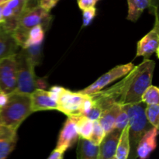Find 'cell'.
Returning a JSON list of instances; mask_svg holds the SVG:
<instances>
[{
  "instance_id": "1",
  "label": "cell",
  "mask_w": 159,
  "mask_h": 159,
  "mask_svg": "<svg viewBox=\"0 0 159 159\" xmlns=\"http://www.w3.org/2000/svg\"><path fill=\"white\" fill-rule=\"evenodd\" d=\"M155 66V61L144 59L142 63L134 67L124 79L116 83L120 92L118 103L125 105L141 102L143 93L152 85Z\"/></svg>"
},
{
  "instance_id": "2",
  "label": "cell",
  "mask_w": 159,
  "mask_h": 159,
  "mask_svg": "<svg viewBox=\"0 0 159 159\" xmlns=\"http://www.w3.org/2000/svg\"><path fill=\"white\" fill-rule=\"evenodd\" d=\"M8 96L7 102L0 110V122L16 132L22 123L34 113L30 94L14 92Z\"/></svg>"
},
{
  "instance_id": "3",
  "label": "cell",
  "mask_w": 159,
  "mask_h": 159,
  "mask_svg": "<svg viewBox=\"0 0 159 159\" xmlns=\"http://www.w3.org/2000/svg\"><path fill=\"white\" fill-rule=\"evenodd\" d=\"M127 112L129 118V138L130 151L129 157L134 159L136 156V148L140 139L152 126L148 122L145 114L147 105L143 102L123 105Z\"/></svg>"
},
{
  "instance_id": "4",
  "label": "cell",
  "mask_w": 159,
  "mask_h": 159,
  "mask_svg": "<svg viewBox=\"0 0 159 159\" xmlns=\"http://www.w3.org/2000/svg\"><path fill=\"white\" fill-rule=\"evenodd\" d=\"M52 21V16L40 6H28L19 20L18 25L12 32L20 48H23L27 37L28 32L37 25H41L44 30H48Z\"/></svg>"
},
{
  "instance_id": "5",
  "label": "cell",
  "mask_w": 159,
  "mask_h": 159,
  "mask_svg": "<svg viewBox=\"0 0 159 159\" xmlns=\"http://www.w3.org/2000/svg\"><path fill=\"white\" fill-rule=\"evenodd\" d=\"M16 58L17 64V87L15 92L30 94L37 89V76L34 72L35 66L22 51L16 54Z\"/></svg>"
},
{
  "instance_id": "6",
  "label": "cell",
  "mask_w": 159,
  "mask_h": 159,
  "mask_svg": "<svg viewBox=\"0 0 159 159\" xmlns=\"http://www.w3.org/2000/svg\"><path fill=\"white\" fill-rule=\"evenodd\" d=\"M85 94L80 92H71L64 88L57 100V110L68 117L82 116V109Z\"/></svg>"
},
{
  "instance_id": "7",
  "label": "cell",
  "mask_w": 159,
  "mask_h": 159,
  "mask_svg": "<svg viewBox=\"0 0 159 159\" xmlns=\"http://www.w3.org/2000/svg\"><path fill=\"white\" fill-rule=\"evenodd\" d=\"M17 87V64L16 54L0 59V91L14 93Z\"/></svg>"
},
{
  "instance_id": "8",
  "label": "cell",
  "mask_w": 159,
  "mask_h": 159,
  "mask_svg": "<svg viewBox=\"0 0 159 159\" xmlns=\"http://www.w3.org/2000/svg\"><path fill=\"white\" fill-rule=\"evenodd\" d=\"M134 67V65H133V63H128L126 64V65H120L114 67L108 72L102 75L92 85H89L87 88L84 89L79 92L82 94L85 95H92L98 93V92L101 91L103 88H105L106 86L110 85L111 82H114L116 79H120V78L124 77L126 75L128 74L133 69Z\"/></svg>"
},
{
  "instance_id": "9",
  "label": "cell",
  "mask_w": 159,
  "mask_h": 159,
  "mask_svg": "<svg viewBox=\"0 0 159 159\" xmlns=\"http://www.w3.org/2000/svg\"><path fill=\"white\" fill-rule=\"evenodd\" d=\"M157 9H155V25L153 29L146 34L142 39L138 41V49H137V57H144L148 59L154 53L158 54L159 45V34H158V22L157 16Z\"/></svg>"
},
{
  "instance_id": "10",
  "label": "cell",
  "mask_w": 159,
  "mask_h": 159,
  "mask_svg": "<svg viewBox=\"0 0 159 159\" xmlns=\"http://www.w3.org/2000/svg\"><path fill=\"white\" fill-rule=\"evenodd\" d=\"M76 120L77 117H68L59 134L56 149L65 152L79 138L76 129Z\"/></svg>"
},
{
  "instance_id": "11",
  "label": "cell",
  "mask_w": 159,
  "mask_h": 159,
  "mask_svg": "<svg viewBox=\"0 0 159 159\" xmlns=\"http://www.w3.org/2000/svg\"><path fill=\"white\" fill-rule=\"evenodd\" d=\"M158 129L152 127L140 139L136 148V157L138 159H148L157 147Z\"/></svg>"
},
{
  "instance_id": "12",
  "label": "cell",
  "mask_w": 159,
  "mask_h": 159,
  "mask_svg": "<svg viewBox=\"0 0 159 159\" xmlns=\"http://www.w3.org/2000/svg\"><path fill=\"white\" fill-rule=\"evenodd\" d=\"M121 132L113 129L107 134L99 145L98 159H112L115 157L118 141Z\"/></svg>"
},
{
  "instance_id": "13",
  "label": "cell",
  "mask_w": 159,
  "mask_h": 159,
  "mask_svg": "<svg viewBox=\"0 0 159 159\" xmlns=\"http://www.w3.org/2000/svg\"><path fill=\"white\" fill-rule=\"evenodd\" d=\"M33 112L57 110V102L51 99L48 91L36 89L30 93Z\"/></svg>"
},
{
  "instance_id": "14",
  "label": "cell",
  "mask_w": 159,
  "mask_h": 159,
  "mask_svg": "<svg viewBox=\"0 0 159 159\" xmlns=\"http://www.w3.org/2000/svg\"><path fill=\"white\" fill-rule=\"evenodd\" d=\"M19 48L20 47L12 32L8 30L2 23H0V59L16 54Z\"/></svg>"
},
{
  "instance_id": "15",
  "label": "cell",
  "mask_w": 159,
  "mask_h": 159,
  "mask_svg": "<svg viewBox=\"0 0 159 159\" xmlns=\"http://www.w3.org/2000/svg\"><path fill=\"white\" fill-rule=\"evenodd\" d=\"M121 108H122V105L116 102L101 113L98 121L102 126L106 134L111 132L114 129L115 121L120 111L121 110Z\"/></svg>"
},
{
  "instance_id": "16",
  "label": "cell",
  "mask_w": 159,
  "mask_h": 159,
  "mask_svg": "<svg viewBox=\"0 0 159 159\" xmlns=\"http://www.w3.org/2000/svg\"><path fill=\"white\" fill-rule=\"evenodd\" d=\"M99 145H96L89 140L79 138L77 159H98Z\"/></svg>"
},
{
  "instance_id": "17",
  "label": "cell",
  "mask_w": 159,
  "mask_h": 159,
  "mask_svg": "<svg viewBox=\"0 0 159 159\" xmlns=\"http://www.w3.org/2000/svg\"><path fill=\"white\" fill-rule=\"evenodd\" d=\"M152 2L153 0H127V20L132 22H136L143 13L144 9L152 6Z\"/></svg>"
},
{
  "instance_id": "18",
  "label": "cell",
  "mask_w": 159,
  "mask_h": 159,
  "mask_svg": "<svg viewBox=\"0 0 159 159\" xmlns=\"http://www.w3.org/2000/svg\"><path fill=\"white\" fill-rule=\"evenodd\" d=\"M130 146L129 138V124L121 131L115 157L117 159H128L130 155Z\"/></svg>"
},
{
  "instance_id": "19",
  "label": "cell",
  "mask_w": 159,
  "mask_h": 159,
  "mask_svg": "<svg viewBox=\"0 0 159 159\" xmlns=\"http://www.w3.org/2000/svg\"><path fill=\"white\" fill-rule=\"evenodd\" d=\"M76 129L79 138L89 140L93 133V121L85 116H78L76 120Z\"/></svg>"
},
{
  "instance_id": "20",
  "label": "cell",
  "mask_w": 159,
  "mask_h": 159,
  "mask_svg": "<svg viewBox=\"0 0 159 159\" xmlns=\"http://www.w3.org/2000/svg\"><path fill=\"white\" fill-rule=\"evenodd\" d=\"M44 34L45 30L41 25H37L31 28L30 30L28 32L26 40L22 48H26V47L31 46V45L42 43L43 41V38H44Z\"/></svg>"
},
{
  "instance_id": "21",
  "label": "cell",
  "mask_w": 159,
  "mask_h": 159,
  "mask_svg": "<svg viewBox=\"0 0 159 159\" xmlns=\"http://www.w3.org/2000/svg\"><path fill=\"white\" fill-rule=\"evenodd\" d=\"M42 51H43V43L38 44L31 45L26 48H22L21 51L30 60L34 66L40 65L42 59Z\"/></svg>"
},
{
  "instance_id": "22",
  "label": "cell",
  "mask_w": 159,
  "mask_h": 159,
  "mask_svg": "<svg viewBox=\"0 0 159 159\" xmlns=\"http://www.w3.org/2000/svg\"><path fill=\"white\" fill-rule=\"evenodd\" d=\"M17 137L0 139V159H6L15 148Z\"/></svg>"
},
{
  "instance_id": "23",
  "label": "cell",
  "mask_w": 159,
  "mask_h": 159,
  "mask_svg": "<svg viewBox=\"0 0 159 159\" xmlns=\"http://www.w3.org/2000/svg\"><path fill=\"white\" fill-rule=\"evenodd\" d=\"M141 102L146 105L159 103V89L155 85L148 86L141 96Z\"/></svg>"
},
{
  "instance_id": "24",
  "label": "cell",
  "mask_w": 159,
  "mask_h": 159,
  "mask_svg": "<svg viewBox=\"0 0 159 159\" xmlns=\"http://www.w3.org/2000/svg\"><path fill=\"white\" fill-rule=\"evenodd\" d=\"M145 114L148 122L152 127L158 129L159 126V104L147 105Z\"/></svg>"
},
{
  "instance_id": "25",
  "label": "cell",
  "mask_w": 159,
  "mask_h": 159,
  "mask_svg": "<svg viewBox=\"0 0 159 159\" xmlns=\"http://www.w3.org/2000/svg\"><path fill=\"white\" fill-rule=\"evenodd\" d=\"M106 133L102 129V126L99 123L98 120L93 121V133H92L91 137H90L89 141L93 143L96 145H99L101 141H102L103 138L105 137Z\"/></svg>"
},
{
  "instance_id": "26",
  "label": "cell",
  "mask_w": 159,
  "mask_h": 159,
  "mask_svg": "<svg viewBox=\"0 0 159 159\" xmlns=\"http://www.w3.org/2000/svg\"><path fill=\"white\" fill-rule=\"evenodd\" d=\"M129 124V118L128 115H127V112L126 109L124 108V106L122 105V108L120 111L119 114H118L117 117H116V121H115V126L114 129L119 130V131H122L124 129V127Z\"/></svg>"
},
{
  "instance_id": "27",
  "label": "cell",
  "mask_w": 159,
  "mask_h": 159,
  "mask_svg": "<svg viewBox=\"0 0 159 159\" xmlns=\"http://www.w3.org/2000/svg\"><path fill=\"white\" fill-rule=\"evenodd\" d=\"M96 9L95 7L89 8V9L82 10V20H83V26H86L89 25L96 16Z\"/></svg>"
},
{
  "instance_id": "28",
  "label": "cell",
  "mask_w": 159,
  "mask_h": 159,
  "mask_svg": "<svg viewBox=\"0 0 159 159\" xmlns=\"http://www.w3.org/2000/svg\"><path fill=\"white\" fill-rule=\"evenodd\" d=\"M102 112V109H101V107L93 101V107H92V108L90 109V110H89L88 113L85 115H84V116H86L87 118H89V119H90L93 121L98 120Z\"/></svg>"
},
{
  "instance_id": "29",
  "label": "cell",
  "mask_w": 159,
  "mask_h": 159,
  "mask_svg": "<svg viewBox=\"0 0 159 159\" xmlns=\"http://www.w3.org/2000/svg\"><path fill=\"white\" fill-rule=\"evenodd\" d=\"M16 136V132L8 128L0 122V139L1 138H12Z\"/></svg>"
},
{
  "instance_id": "30",
  "label": "cell",
  "mask_w": 159,
  "mask_h": 159,
  "mask_svg": "<svg viewBox=\"0 0 159 159\" xmlns=\"http://www.w3.org/2000/svg\"><path fill=\"white\" fill-rule=\"evenodd\" d=\"M59 0H38V6L50 12L52 8L56 6Z\"/></svg>"
},
{
  "instance_id": "31",
  "label": "cell",
  "mask_w": 159,
  "mask_h": 159,
  "mask_svg": "<svg viewBox=\"0 0 159 159\" xmlns=\"http://www.w3.org/2000/svg\"><path fill=\"white\" fill-rule=\"evenodd\" d=\"M79 7L82 10L89 9V8L95 7L97 2L96 0H77Z\"/></svg>"
},
{
  "instance_id": "32",
  "label": "cell",
  "mask_w": 159,
  "mask_h": 159,
  "mask_svg": "<svg viewBox=\"0 0 159 159\" xmlns=\"http://www.w3.org/2000/svg\"><path fill=\"white\" fill-rule=\"evenodd\" d=\"M63 87H61V86H57V85H55V86H52L50 90L48 91V93H49L50 96L51 97V99H54V101L57 102V99H58V96L59 95L61 94V93L62 92L63 90Z\"/></svg>"
},
{
  "instance_id": "33",
  "label": "cell",
  "mask_w": 159,
  "mask_h": 159,
  "mask_svg": "<svg viewBox=\"0 0 159 159\" xmlns=\"http://www.w3.org/2000/svg\"><path fill=\"white\" fill-rule=\"evenodd\" d=\"M64 154H65L64 152L57 150V149L55 148L52 152H51V154L50 155V156L48 157V159H63Z\"/></svg>"
},
{
  "instance_id": "34",
  "label": "cell",
  "mask_w": 159,
  "mask_h": 159,
  "mask_svg": "<svg viewBox=\"0 0 159 159\" xmlns=\"http://www.w3.org/2000/svg\"><path fill=\"white\" fill-rule=\"evenodd\" d=\"M8 94L0 91V110L4 107L8 101Z\"/></svg>"
},
{
  "instance_id": "35",
  "label": "cell",
  "mask_w": 159,
  "mask_h": 159,
  "mask_svg": "<svg viewBox=\"0 0 159 159\" xmlns=\"http://www.w3.org/2000/svg\"><path fill=\"white\" fill-rule=\"evenodd\" d=\"M5 2H6L0 3V23H2L3 21H4L2 17V9H3V7H4Z\"/></svg>"
},
{
  "instance_id": "36",
  "label": "cell",
  "mask_w": 159,
  "mask_h": 159,
  "mask_svg": "<svg viewBox=\"0 0 159 159\" xmlns=\"http://www.w3.org/2000/svg\"><path fill=\"white\" fill-rule=\"evenodd\" d=\"M6 1H8V0H0V3L4 2H6Z\"/></svg>"
},
{
  "instance_id": "37",
  "label": "cell",
  "mask_w": 159,
  "mask_h": 159,
  "mask_svg": "<svg viewBox=\"0 0 159 159\" xmlns=\"http://www.w3.org/2000/svg\"><path fill=\"white\" fill-rule=\"evenodd\" d=\"M112 159H117V158H116V157H114V158H112Z\"/></svg>"
},
{
  "instance_id": "38",
  "label": "cell",
  "mask_w": 159,
  "mask_h": 159,
  "mask_svg": "<svg viewBox=\"0 0 159 159\" xmlns=\"http://www.w3.org/2000/svg\"><path fill=\"white\" fill-rule=\"evenodd\" d=\"M96 2H98V1H99V0H96Z\"/></svg>"
}]
</instances>
